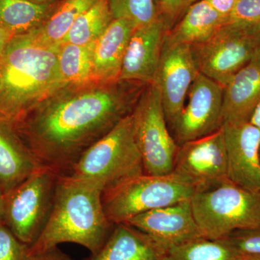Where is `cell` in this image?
Masks as SVG:
<instances>
[{
  "instance_id": "37",
  "label": "cell",
  "mask_w": 260,
  "mask_h": 260,
  "mask_svg": "<svg viewBox=\"0 0 260 260\" xmlns=\"http://www.w3.org/2000/svg\"><path fill=\"white\" fill-rule=\"evenodd\" d=\"M242 260H260V255L244 256Z\"/></svg>"
},
{
  "instance_id": "35",
  "label": "cell",
  "mask_w": 260,
  "mask_h": 260,
  "mask_svg": "<svg viewBox=\"0 0 260 260\" xmlns=\"http://www.w3.org/2000/svg\"><path fill=\"white\" fill-rule=\"evenodd\" d=\"M3 214H4V194L0 190V223L3 221Z\"/></svg>"
},
{
  "instance_id": "16",
  "label": "cell",
  "mask_w": 260,
  "mask_h": 260,
  "mask_svg": "<svg viewBox=\"0 0 260 260\" xmlns=\"http://www.w3.org/2000/svg\"><path fill=\"white\" fill-rule=\"evenodd\" d=\"M260 102V47L223 88V124L249 122Z\"/></svg>"
},
{
  "instance_id": "18",
  "label": "cell",
  "mask_w": 260,
  "mask_h": 260,
  "mask_svg": "<svg viewBox=\"0 0 260 260\" xmlns=\"http://www.w3.org/2000/svg\"><path fill=\"white\" fill-rule=\"evenodd\" d=\"M135 28L129 20L114 19L94 49L92 82L111 84L119 81L123 61Z\"/></svg>"
},
{
  "instance_id": "33",
  "label": "cell",
  "mask_w": 260,
  "mask_h": 260,
  "mask_svg": "<svg viewBox=\"0 0 260 260\" xmlns=\"http://www.w3.org/2000/svg\"><path fill=\"white\" fill-rule=\"evenodd\" d=\"M12 37H13V36H12L9 32L7 31V30L0 25V59H1V56L3 55V52H4L7 44L9 42Z\"/></svg>"
},
{
  "instance_id": "7",
  "label": "cell",
  "mask_w": 260,
  "mask_h": 260,
  "mask_svg": "<svg viewBox=\"0 0 260 260\" xmlns=\"http://www.w3.org/2000/svg\"><path fill=\"white\" fill-rule=\"evenodd\" d=\"M60 176L47 168L39 167L4 195L3 221L29 246L37 242L50 218Z\"/></svg>"
},
{
  "instance_id": "22",
  "label": "cell",
  "mask_w": 260,
  "mask_h": 260,
  "mask_svg": "<svg viewBox=\"0 0 260 260\" xmlns=\"http://www.w3.org/2000/svg\"><path fill=\"white\" fill-rule=\"evenodd\" d=\"M53 8L30 0H0V25L13 37L25 34L37 28Z\"/></svg>"
},
{
  "instance_id": "17",
  "label": "cell",
  "mask_w": 260,
  "mask_h": 260,
  "mask_svg": "<svg viewBox=\"0 0 260 260\" xmlns=\"http://www.w3.org/2000/svg\"><path fill=\"white\" fill-rule=\"evenodd\" d=\"M167 248L129 224H114L107 242L85 260H162Z\"/></svg>"
},
{
  "instance_id": "5",
  "label": "cell",
  "mask_w": 260,
  "mask_h": 260,
  "mask_svg": "<svg viewBox=\"0 0 260 260\" xmlns=\"http://www.w3.org/2000/svg\"><path fill=\"white\" fill-rule=\"evenodd\" d=\"M197 223L207 239L218 240L238 230L260 225V191L225 183L190 200Z\"/></svg>"
},
{
  "instance_id": "8",
  "label": "cell",
  "mask_w": 260,
  "mask_h": 260,
  "mask_svg": "<svg viewBox=\"0 0 260 260\" xmlns=\"http://www.w3.org/2000/svg\"><path fill=\"white\" fill-rule=\"evenodd\" d=\"M132 116L145 174H172L179 145L168 129L161 98L154 84H149L143 90Z\"/></svg>"
},
{
  "instance_id": "6",
  "label": "cell",
  "mask_w": 260,
  "mask_h": 260,
  "mask_svg": "<svg viewBox=\"0 0 260 260\" xmlns=\"http://www.w3.org/2000/svg\"><path fill=\"white\" fill-rule=\"evenodd\" d=\"M195 193L192 186L174 173L143 174L103 192L102 205L108 220L114 225L150 210L191 200Z\"/></svg>"
},
{
  "instance_id": "23",
  "label": "cell",
  "mask_w": 260,
  "mask_h": 260,
  "mask_svg": "<svg viewBox=\"0 0 260 260\" xmlns=\"http://www.w3.org/2000/svg\"><path fill=\"white\" fill-rule=\"evenodd\" d=\"M114 20L109 0H98L75 20L61 44L86 45L97 42Z\"/></svg>"
},
{
  "instance_id": "21",
  "label": "cell",
  "mask_w": 260,
  "mask_h": 260,
  "mask_svg": "<svg viewBox=\"0 0 260 260\" xmlns=\"http://www.w3.org/2000/svg\"><path fill=\"white\" fill-rule=\"evenodd\" d=\"M98 0H64L47 18L29 31L39 42L59 46L75 20Z\"/></svg>"
},
{
  "instance_id": "1",
  "label": "cell",
  "mask_w": 260,
  "mask_h": 260,
  "mask_svg": "<svg viewBox=\"0 0 260 260\" xmlns=\"http://www.w3.org/2000/svg\"><path fill=\"white\" fill-rule=\"evenodd\" d=\"M129 83L64 88L13 122L38 166L68 175L87 149L133 112L143 92Z\"/></svg>"
},
{
  "instance_id": "25",
  "label": "cell",
  "mask_w": 260,
  "mask_h": 260,
  "mask_svg": "<svg viewBox=\"0 0 260 260\" xmlns=\"http://www.w3.org/2000/svg\"><path fill=\"white\" fill-rule=\"evenodd\" d=\"M242 256L223 239L201 237L168 248L162 260H242Z\"/></svg>"
},
{
  "instance_id": "29",
  "label": "cell",
  "mask_w": 260,
  "mask_h": 260,
  "mask_svg": "<svg viewBox=\"0 0 260 260\" xmlns=\"http://www.w3.org/2000/svg\"><path fill=\"white\" fill-rule=\"evenodd\" d=\"M30 246L19 240L5 225L0 223V260H25Z\"/></svg>"
},
{
  "instance_id": "13",
  "label": "cell",
  "mask_w": 260,
  "mask_h": 260,
  "mask_svg": "<svg viewBox=\"0 0 260 260\" xmlns=\"http://www.w3.org/2000/svg\"><path fill=\"white\" fill-rule=\"evenodd\" d=\"M228 174L233 184L260 191V132L250 122L223 124Z\"/></svg>"
},
{
  "instance_id": "32",
  "label": "cell",
  "mask_w": 260,
  "mask_h": 260,
  "mask_svg": "<svg viewBox=\"0 0 260 260\" xmlns=\"http://www.w3.org/2000/svg\"><path fill=\"white\" fill-rule=\"evenodd\" d=\"M219 14L224 18H229L232 13L237 0H205Z\"/></svg>"
},
{
  "instance_id": "28",
  "label": "cell",
  "mask_w": 260,
  "mask_h": 260,
  "mask_svg": "<svg viewBox=\"0 0 260 260\" xmlns=\"http://www.w3.org/2000/svg\"><path fill=\"white\" fill-rule=\"evenodd\" d=\"M223 239L242 257L260 255V225L252 229L235 231Z\"/></svg>"
},
{
  "instance_id": "14",
  "label": "cell",
  "mask_w": 260,
  "mask_h": 260,
  "mask_svg": "<svg viewBox=\"0 0 260 260\" xmlns=\"http://www.w3.org/2000/svg\"><path fill=\"white\" fill-rule=\"evenodd\" d=\"M167 32L160 15L152 23L135 29L126 48L119 81L153 83Z\"/></svg>"
},
{
  "instance_id": "31",
  "label": "cell",
  "mask_w": 260,
  "mask_h": 260,
  "mask_svg": "<svg viewBox=\"0 0 260 260\" xmlns=\"http://www.w3.org/2000/svg\"><path fill=\"white\" fill-rule=\"evenodd\" d=\"M25 260H73L58 249L57 246L49 248L45 250L30 252Z\"/></svg>"
},
{
  "instance_id": "36",
  "label": "cell",
  "mask_w": 260,
  "mask_h": 260,
  "mask_svg": "<svg viewBox=\"0 0 260 260\" xmlns=\"http://www.w3.org/2000/svg\"><path fill=\"white\" fill-rule=\"evenodd\" d=\"M34 3H37V4H50L51 2L54 1V0H30Z\"/></svg>"
},
{
  "instance_id": "38",
  "label": "cell",
  "mask_w": 260,
  "mask_h": 260,
  "mask_svg": "<svg viewBox=\"0 0 260 260\" xmlns=\"http://www.w3.org/2000/svg\"><path fill=\"white\" fill-rule=\"evenodd\" d=\"M259 44H260V32H259Z\"/></svg>"
},
{
  "instance_id": "27",
  "label": "cell",
  "mask_w": 260,
  "mask_h": 260,
  "mask_svg": "<svg viewBox=\"0 0 260 260\" xmlns=\"http://www.w3.org/2000/svg\"><path fill=\"white\" fill-rule=\"evenodd\" d=\"M225 24L260 31V0H237Z\"/></svg>"
},
{
  "instance_id": "9",
  "label": "cell",
  "mask_w": 260,
  "mask_h": 260,
  "mask_svg": "<svg viewBox=\"0 0 260 260\" xmlns=\"http://www.w3.org/2000/svg\"><path fill=\"white\" fill-rule=\"evenodd\" d=\"M259 32L224 24L206 42L191 47L199 73L224 88L255 54Z\"/></svg>"
},
{
  "instance_id": "19",
  "label": "cell",
  "mask_w": 260,
  "mask_h": 260,
  "mask_svg": "<svg viewBox=\"0 0 260 260\" xmlns=\"http://www.w3.org/2000/svg\"><path fill=\"white\" fill-rule=\"evenodd\" d=\"M13 121L0 116V190L8 194L39 168Z\"/></svg>"
},
{
  "instance_id": "24",
  "label": "cell",
  "mask_w": 260,
  "mask_h": 260,
  "mask_svg": "<svg viewBox=\"0 0 260 260\" xmlns=\"http://www.w3.org/2000/svg\"><path fill=\"white\" fill-rule=\"evenodd\" d=\"M96 42L86 45L61 44L59 68L61 79L67 86L92 83L94 49Z\"/></svg>"
},
{
  "instance_id": "20",
  "label": "cell",
  "mask_w": 260,
  "mask_h": 260,
  "mask_svg": "<svg viewBox=\"0 0 260 260\" xmlns=\"http://www.w3.org/2000/svg\"><path fill=\"white\" fill-rule=\"evenodd\" d=\"M226 22L205 0L191 5L184 15L166 34L167 45H198L206 42Z\"/></svg>"
},
{
  "instance_id": "11",
  "label": "cell",
  "mask_w": 260,
  "mask_h": 260,
  "mask_svg": "<svg viewBox=\"0 0 260 260\" xmlns=\"http://www.w3.org/2000/svg\"><path fill=\"white\" fill-rule=\"evenodd\" d=\"M223 87L198 73L187 104L171 129L179 145L215 133L223 126Z\"/></svg>"
},
{
  "instance_id": "26",
  "label": "cell",
  "mask_w": 260,
  "mask_h": 260,
  "mask_svg": "<svg viewBox=\"0 0 260 260\" xmlns=\"http://www.w3.org/2000/svg\"><path fill=\"white\" fill-rule=\"evenodd\" d=\"M109 7L114 19H126L135 28L152 23L160 15L155 0H109Z\"/></svg>"
},
{
  "instance_id": "15",
  "label": "cell",
  "mask_w": 260,
  "mask_h": 260,
  "mask_svg": "<svg viewBox=\"0 0 260 260\" xmlns=\"http://www.w3.org/2000/svg\"><path fill=\"white\" fill-rule=\"evenodd\" d=\"M124 223L146 233L167 249L204 237L195 220L190 200L150 210Z\"/></svg>"
},
{
  "instance_id": "2",
  "label": "cell",
  "mask_w": 260,
  "mask_h": 260,
  "mask_svg": "<svg viewBox=\"0 0 260 260\" xmlns=\"http://www.w3.org/2000/svg\"><path fill=\"white\" fill-rule=\"evenodd\" d=\"M59 47L29 32L10 39L0 59V116L15 122L68 87L59 73Z\"/></svg>"
},
{
  "instance_id": "3",
  "label": "cell",
  "mask_w": 260,
  "mask_h": 260,
  "mask_svg": "<svg viewBox=\"0 0 260 260\" xmlns=\"http://www.w3.org/2000/svg\"><path fill=\"white\" fill-rule=\"evenodd\" d=\"M102 191L85 181L61 175L50 218L30 252L61 243H75L96 253L107 242L114 225L102 205Z\"/></svg>"
},
{
  "instance_id": "4",
  "label": "cell",
  "mask_w": 260,
  "mask_h": 260,
  "mask_svg": "<svg viewBox=\"0 0 260 260\" xmlns=\"http://www.w3.org/2000/svg\"><path fill=\"white\" fill-rule=\"evenodd\" d=\"M145 174L131 114L84 152L68 176L103 192Z\"/></svg>"
},
{
  "instance_id": "34",
  "label": "cell",
  "mask_w": 260,
  "mask_h": 260,
  "mask_svg": "<svg viewBox=\"0 0 260 260\" xmlns=\"http://www.w3.org/2000/svg\"><path fill=\"white\" fill-rule=\"evenodd\" d=\"M249 122L253 125L255 126L260 132V102L257 104L254 112L251 114ZM259 156H260V149H259Z\"/></svg>"
},
{
  "instance_id": "30",
  "label": "cell",
  "mask_w": 260,
  "mask_h": 260,
  "mask_svg": "<svg viewBox=\"0 0 260 260\" xmlns=\"http://www.w3.org/2000/svg\"><path fill=\"white\" fill-rule=\"evenodd\" d=\"M199 0H157L159 15L167 30L172 28L191 5Z\"/></svg>"
},
{
  "instance_id": "12",
  "label": "cell",
  "mask_w": 260,
  "mask_h": 260,
  "mask_svg": "<svg viewBox=\"0 0 260 260\" xmlns=\"http://www.w3.org/2000/svg\"><path fill=\"white\" fill-rule=\"evenodd\" d=\"M198 73L191 46L164 44L153 84L160 93L170 127L182 112L189 89Z\"/></svg>"
},
{
  "instance_id": "10",
  "label": "cell",
  "mask_w": 260,
  "mask_h": 260,
  "mask_svg": "<svg viewBox=\"0 0 260 260\" xmlns=\"http://www.w3.org/2000/svg\"><path fill=\"white\" fill-rule=\"evenodd\" d=\"M196 192L230 182L223 128L179 145L173 172Z\"/></svg>"
}]
</instances>
